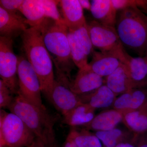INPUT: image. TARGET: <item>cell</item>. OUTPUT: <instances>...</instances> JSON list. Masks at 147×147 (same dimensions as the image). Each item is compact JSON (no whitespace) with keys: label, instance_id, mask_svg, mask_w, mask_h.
<instances>
[{"label":"cell","instance_id":"1","mask_svg":"<svg viewBox=\"0 0 147 147\" xmlns=\"http://www.w3.org/2000/svg\"><path fill=\"white\" fill-rule=\"evenodd\" d=\"M27 59L37 75L41 92L47 97L55 82L53 61L45 47L38 26L30 27L21 34Z\"/></svg>","mask_w":147,"mask_h":147},{"label":"cell","instance_id":"2","mask_svg":"<svg viewBox=\"0 0 147 147\" xmlns=\"http://www.w3.org/2000/svg\"><path fill=\"white\" fill-rule=\"evenodd\" d=\"M45 47L54 61L58 77L70 79L75 65L71 58L67 32L65 24L45 18L38 26Z\"/></svg>","mask_w":147,"mask_h":147},{"label":"cell","instance_id":"3","mask_svg":"<svg viewBox=\"0 0 147 147\" xmlns=\"http://www.w3.org/2000/svg\"><path fill=\"white\" fill-rule=\"evenodd\" d=\"M8 109L20 117L36 137L47 147L57 144L55 119L45 107L39 108L18 94Z\"/></svg>","mask_w":147,"mask_h":147},{"label":"cell","instance_id":"4","mask_svg":"<svg viewBox=\"0 0 147 147\" xmlns=\"http://www.w3.org/2000/svg\"><path fill=\"white\" fill-rule=\"evenodd\" d=\"M116 30L123 46L144 57L147 45V16L137 6L120 11Z\"/></svg>","mask_w":147,"mask_h":147},{"label":"cell","instance_id":"5","mask_svg":"<svg viewBox=\"0 0 147 147\" xmlns=\"http://www.w3.org/2000/svg\"><path fill=\"white\" fill-rule=\"evenodd\" d=\"M36 138L18 116L1 109L0 147H28Z\"/></svg>","mask_w":147,"mask_h":147},{"label":"cell","instance_id":"6","mask_svg":"<svg viewBox=\"0 0 147 147\" xmlns=\"http://www.w3.org/2000/svg\"><path fill=\"white\" fill-rule=\"evenodd\" d=\"M18 58V94L34 105L43 108L40 82L36 73L26 57L20 56Z\"/></svg>","mask_w":147,"mask_h":147},{"label":"cell","instance_id":"7","mask_svg":"<svg viewBox=\"0 0 147 147\" xmlns=\"http://www.w3.org/2000/svg\"><path fill=\"white\" fill-rule=\"evenodd\" d=\"M13 39L0 36V76L13 94H18V57L13 52Z\"/></svg>","mask_w":147,"mask_h":147},{"label":"cell","instance_id":"8","mask_svg":"<svg viewBox=\"0 0 147 147\" xmlns=\"http://www.w3.org/2000/svg\"><path fill=\"white\" fill-rule=\"evenodd\" d=\"M93 46L100 51L107 52L123 48L115 27L100 24L94 20L88 24Z\"/></svg>","mask_w":147,"mask_h":147},{"label":"cell","instance_id":"9","mask_svg":"<svg viewBox=\"0 0 147 147\" xmlns=\"http://www.w3.org/2000/svg\"><path fill=\"white\" fill-rule=\"evenodd\" d=\"M70 84L69 80L57 78L47 97L63 116L83 102L79 96L71 91Z\"/></svg>","mask_w":147,"mask_h":147},{"label":"cell","instance_id":"10","mask_svg":"<svg viewBox=\"0 0 147 147\" xmlns=\"http://www.w3.org/2000/svg\"><path fill=\"white\" fill-rule=\"evenodd\" d=\"M126 53L124 48L107 52L94 51L89 66L96 74L106 77L123 63Z\"/></svg>","mask_w":147,"mask_h":147},{"label":"cell","instance_id":"11","mask_svg":"<svg viewBox=\"0 0 147 147\" xmlns=\"http://www.w3.org/2000/svg\"><path fill=\"white\" fill-rule=\"evenodd\" d=\"M105 84L103 77L92 71L89 65L79 69L76 78L70 82L69 87L76 94H84L94 92Z\"/></svg>","mask_w":147,"mask_h":147},{"label":"cell","instance_id":"12","mask_svg":"<svg viewBox=\"0 0 147 147\" xmlns=\"http://www.w3.org/2000/svg\"><path fill=\"white\" fill-rule=\"evenodd\" d=\"M26 20L18 13H11L0 7V35L13 39L22 34L28 25Z\"/></svg>","mask_w":147,"mask_h":147},{"label":"cell","instance_id":"13","mask_svg":"<svg viewBox=\"0 0 147 147\" xmlns=\"http://www.w3.org/2000/svg\"><path fill=\"white\" fill-rule=\"evenodd\" d=\"M123 63L126 65L133 89L147 86V58L133 57L126 53Z\"/></svg>","mask_w":147,"mask_h":147},{"label":"cell","instance_id":"14","mask_svg":"<svg viewBox=\"0 0 147 147\" xmlns=\"http://www.w3.org/2000/svg\"><path fill=\"white\" fill-rule=\"evenodd\" d=\"M60 3L63 18L68 29L73 30L87 24L79 0H62Z\"/></svg>","mask_w":147,"mask_h":147},{"label":"cell","instance_id":"15","mask_svg":"<svg viewBox=\"0 0 147 147\" xmlns=\"http://www.w3.org/2000/svg\"><path fill=\"white\" fill-rule=\"evenodd\" d=\"M90 11L94 20L100 24L115 27L117 21V12L112 0H93Z\"/></svg>","mask_w":147,"mask_h":147},{"label":"cell","instance_id":"16","mask_svg":"<svg viewBox=\"0 0 147 147\" xmlns=\"http://www.w3.org/2000/svg\"><path fill=\"white\" fill-rule=\"evenodd\" d=\"M105 84L116 95L123 94L133 89L128 70L123 63L105 77Z\"/></svg>","mask_w":147,"mask_h":147},{"label":"cell","instance_id":"17","mask_svg":"<svg viewBox=\"0 0 147 147\" xmlns=\"http://www.w3.org/2000/svg\"><path fill=\"white\" fill-rule=\"evenodd\" d=\"M19 11L30 27L38 26L45 18L42 0H24Z\"/></svg>","mask_w":147,"mask_h":147},{"label":"cell","instance_id":"18","mask_svg":"<svg viewBox=\"0 0 147 147\" xmlns=\"http://www.w3.org/2000/svg\"><path fill=\"white\" fill-rule=\"evenodd\" d=\"M123 120V114L118 110H109L100 113L88 124L85 126L89 129L98 131H106L115 128Z\"/></svg>","mask_w":147,"mask_h":147},{"label":"cell","instance_id":"19","mask_svg":"<svg viewBox=\"0 0 147 147\" xmlns=\"http://www.w3.org/2000/svg\"><path fill=\"white\" fill-rule=\"evenodd\" d=\"M94 110L88 103L82 102L63 116V123L72 127L88 124L94 118Z\"/></svg>","mask_w":147,"mask_h":147},{"label":"cell","instance_id":"20","mask_svg":"<svg viewBox=\"0 0 147 147\" xmlns=\"http://www.w3.org/2000/svg\"><path fill=\"white\" fill-rule=\"evenodd\" d=\"M127 126L134 132L142 134L147 131V105L141 109L123 113Z\"/></svg>","mask_w":147,"mask_h":147},{"label":"cell","instance_id":"21","mask_svg":"<svg viewBox=\"0 0 147 147\" xmlns=\"http://www.w3.org/2000/svg\"><path fill=\"white\" fill-rule=\"evenodd\" d=\"M116 96V95L104 84L91 94L86 96L89 100L87 103L95 110L96 108H107L113 104Z\"/></svg>","mask_w":147,"mask_h":147},{"label":"cell","instance_id":"22","mask_svg":"<svg viewBox=\"0 0 147 147\" xmlns=\"http://www.w3.org/2000/svg\"><path fill=\"white\" fill-rule=\"evenodd\" d=\"M68 137L78 147H102L98 138L87 131H79L73 129L69 132Z\"/></svg>","mask_w":147,"mask_h":147},{"label":"cell","instance_id":"23","mask_svg":"<svg viewBox=\"0 0 147 147\" xmlns=\"http://www.w3.org/2000/svg\"><path fill=\"white\" fill-rule=\"evenodd\" d=\"M67 36L74 63L79 69L86 67L88 65V56L84 53L78 44L73 33L68 29Z\"/></svg>","mask_w":147,"mask_h":147},{"label":"cell","instance_id":"24","mask_svg":"<svg viewBox=\"0 0 147 147\" xmlns=\"http://www.w3.org/2000/svg\"><path fill=\"white\" fill-rule=\"evenodd\" d=\"M73 33L78 44L84 52L88 56L94 52L93 46L90 37L88 30V24L73 30H69Z\"/></svg>","mask_w":147,"mask_h":147},{"label":"cell","instance_id":"25","mask_svg":"<svg viewBox=\"0 0 147 147\" xmlns=\"http://www.w3.org/2000/svg\"><path fill=\"white\" fill-rule=\"evenodd\" d=\"M95 135L106 147H115L123 135L121 129L114 128L106 131H96Z\"/></svg>","mask_w":147,"mask_h":147},{"label":"cell","instance_id":"26","mask_svg":"<svg viewBox=\"0 0 147 147\" xmlns=\"http://www.w3.org/2000/svg\"><path fill=\"white\" fill-rule=\"evenodd\" d=\"M42 1L45 18H50L58 23L65 24L63 18L60 14L57 7L60 1L42 0Z\"/></svg>","mask_w":147,"mask_h":147},{"label":"cell","instance_id":"27","mask_svg":"<svg viewBox=\"0 0 147 147\" xmlns=\"http://www.w3.org/2000/svg\"><path fill=\"white\" fill-rule=\"evenodd\" d=\"M12 93L1 79L0 80V108H8L13 102L14 97Z\"/></svg>","mask_w":147,"mask_h":147},{"label":"cell","instance_id":"28","mask_svg":"<svg viewBox=\"0 0 147 147\" xmlns=\"http://www.w3.org/2000/svg\"><path fill=\"white\" fill-rule=\"evenodd\" d=\"M131 90L121 94L116 98L113 104L115 110L120 111L123 114L127 112L131 99Z\"/></svg>","mask_w":147,"mask_h":147},{"label":"cell","instance_id":"29","mask_svg":"<svg viewBox=\"0 0 147 147\" xmlns=\"http://www.w3.org/2000/svg\"><path fill=\"white\" fill-rule=\"evenodd\" d=\"M24 0H1L0 7L6 10L11 12L17 13L19 11Z\"/></svg>","mask_w":147,"mask_h":147},{"label":"cell","instance_id":"30","mask_svg":"<svg viewBox=\"0 0 147 147\" xmlns=\"http://www.w3.org/2000/svg\"><path fill=\"white\" fill-rule=\"evenodd\" d=\"M113 7L117 11H121L127 7L137 6V1L132 0H112Z\"/></svg>","mask_w":147,"mask_h":147},{"label":"cell","instance_id":"31","mask_svg":"<svg viewBox=\"0 0 147 147\" xmlns=\"http://www.w3.org/2000/svg\"><path fill=\"white\" fill-rule=\"evenodd\" d=\"M28 147H48L41 141L38 138H36L32 143Z\"/></svg>","mask_w":147,"mask_h":147},{"label":"cell","instance_id":"32","mask_svg":"<svg viewBox=\"0 0 147 147\" xmlns=\"http://www.w3.org/2000/svg\"><path fill=\"white\" fill-rule=\"evenodd\" d=\"M80 5L83 9L90 11L91 3L88 0H79Z\"/></svg>","mask_w":147,"mask_h":147},{"label":"cell","instance_id":"33","mask_svg":"<svg viewBox=\"0 0 147 147\" xmlns=\"http://www.w3.org/2000/svg\"><path fill=\"white\" fill-rule=\"evenodd\" d=\"M63 147H78L73 140L67 136L65 142L64 143Z\"/></svg>","mask_w":147,"mask_h":147},{"label":"cell","instance_id":"34","mask_svg":"<svg viewBox=\"0 0 147 147\" xmlns=\"http://www.w3.org/2000/svg\"><path fill=\"white\" fill-rule=\"evenodd\" d=\"M115 147H134L132 145L129 143H119Z\"/></svg>","mask_w":147,"mask_h":147},{"label":"cell","instance_id":"35","mask_svg":"<svg viewBox=\"0 0 147 147\" xmlns=\"http://www.w3.org/2000/svg\"><path fill=\"white\" fill-rule=\"evenodd\" d=\"M139 147H147V143L143 142L142 144L140 145Z\"/></svg>","mask_w":147,"mask_h":147},{"label":"cell","instance_id":"36","mask_svg":"<svg viewBox=\"0 0 147 147\" xmlns=\"http://www.w3.org/2000/svg\"><path fill=\"white\" fill-rule=\"evenodd\" d=\"M142 11H143L144 13H147V7L142 9Z\"/></svg>","mask_w":147,"mask_h":147},{"label":"cell","instance_id":"37","mask_svg":"<svg viewBox=\"0 0 147 147\" xmlns=\"http://www.w3.org/2000/svg\"><path fill=\"white\" fill-rule=\"evenodd\" d=\"M49 147H58L57 144H55L53 145V146H50Z\"/></svg>","mask_w":147,"mask_h":147},{"label":"cell","instance_id":"38","mask_svg":"<svg viewBox=\"0 0 147 147\" xmlns=\"http://www.w3.org/2000/svg\"><path fill=\"white\" fill-rule=\"evenodd\" d=\"M145 56L147 58V45L146 48V54H145Z\"/></svg>","mask_w":147,"mask_h":147},{"label":"cell","instance_id":"39","mask_svg":"<svg viewBox=\"0 0 147 147\" xmlns=\"http://www.w3.org/2000/svg\"></svg>","mask_w":147,"mask_h":147}]
</instances>
